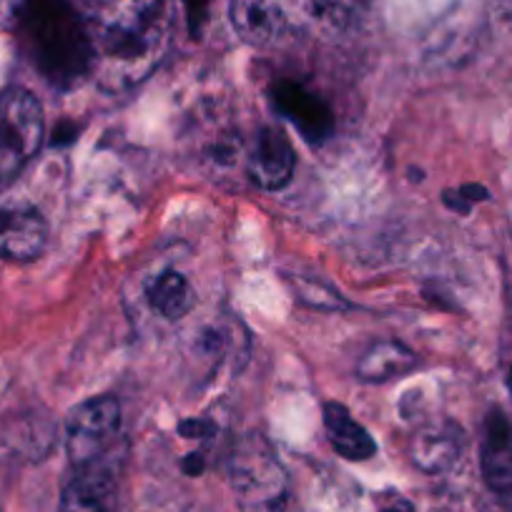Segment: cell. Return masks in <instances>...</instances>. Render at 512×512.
<instances>
[{
    "instance_id": "5",
    "label": "cell",
    "mask_w": 512,
    "mask_h": 512,
    "mask_svg": "<svg viewBox=\"0 0 512 512\" xmlns=\"http://www.w3.org/2000/svg\"><path fill=\"white\" fill-rule=\"evenodd\" d=\"M121 430V405L116 397H93L68 415L66 447L73 467L116 465V437Z\"/></svg>"
},
{
    "instance_id": "21",
    "label": "cell",
    "mask_w": 512,
    "mask_h": 512,
    "mask_svg": "<svg viewBox=\"0 0 512 512\" xmlns=\"http://www.w3.org/2000/svg\"><path fill=\"white\" fill-rule=\"evenodd\" d=\"M510 382H512V379H510Z\"/></svg>"
},
{
    "instance_id": "19",
    "label": "cell",
    "mask_w": 512,
    "mask_h": 512,
    "mask_svg": "<svg viewBox=\"0 0 512 512\" xmlns=\"http://www.w3.org/2000/svg\"><path fill=\"white\" fill-rule=\"evenodd\" d=\"M382 512H415V507H412L407 500H397V502H392L390 507H384Z\"/></svg>"
},
{
    "instance_id": "3",
    "label": "cell",
    "mask_w": 512,
    "mask_h": 512,
    "mask_svg": "<svg viewBox=\"0 0 512 512\" xmlns=\"http://www.w3.org/2000/svg\"><path fill=\"white\" fill-rule=\"evenodd\" d=\"M46 136L41 101L26 88H6L0 93V184L16 179Z\"/></svg>"
},
{
    "instance_id": "1",
    "label": "cell",
    "mask_w": 512,
    "mask_h": 512,
    "mask_svg": "<svg viewBox=\"0 0 512 512\" xmlns=\"http://www.w3.org/2000/svg\"><path fill=\"white\" fill-rule=\"evenodd\" d=\"M93 53L103 91H126L154 73L174 33L171 0H106L93 11Z\"/></svg>"
},
{
    "instance_id": "13",
    "label": "cell",
    "mask_w": 512,
    "mask_h": 512,
    "mask_svg": "<svg viewBox=\"0 0 512 512\" xmlns=\"http://www.w3.org/2000/svg\"><path fill=\"white\" fill-rule=\"evenodd\" d=\"M324 427L334 450L352 462H364L377 455V442L352 417V412L339 402L324 405Z\"/></svg>"
},
{
    "instance_id": "12",
    "label": "cell",
    "mask_w": 512,
    "mask_h": 512,
    "mask_svg": "<svg viewBox=\"0 0 512 512\" xmlns=\"http://www.w3.org/2000/svg\"><path fill=\"white\" fill-rule=\"evenodd\" d=\"M482 477L500 495L512 492V425L502 410H492L482 437Z\"/></svg>"
},
{
    "instance_id": "7",
    "label": "cell",
    "mask_w": 512,
    "mask_h": 512,
    "mask_svg": "<svg viewBox=\"0 0 512 512\" xmlns=\"http://www.w3.org/2000/svg\"><path fill=\"white\" fill-rule=\"evenodd\" d=\"M269 103L282 118H287L307 144L322 146L334 134V113L317 93L302 83L279 78L269 88Z\"/></svg>"
},
{
    "instance_id": "16",
    "label": "cell",
    "mask_w": 512,
    "mask_h": 512,
    "mask_svg": "<svg viewBox=\"0 0 512 512\" xmlns=\"http://www.w3.org/2000/svg\"><path fill=\"white\" fill-rule=\"evenodd\" d=\"M364 6L367 0H327V13L334 21H352Z\"/></svg>"
},
{
    "instance_id": "2",
    "label": "cell",
    "mask_w": 512,
    "mask_h": 512,
    "mask_svg": "<svg viewBox=\"0 0 512 512\" xmlns=\"http://www.w3.org/2000/svg\"><path fill=\"white\" fill-rule=\"evenodd\" d=\"M21 31L33 66L51 86L76 88L96 68L91 28L68 0H26Z\"/></svg>"
},
{
    "instance_id": "17",
    "label": "cell",
    "mask_w": 512,
    "mask_h": 512,
    "mask_svg": "<svg viewBox=\"0 0 512 512\" xmlns=\"http://www.w3.org/2000/svg\"><path fill=\"white\" fill-rule=\"evenodd\" d=\"M206 430H209V425H206L204 420H191V422H181L179 425V432L184 437H206Z\"/></svg>"
},
{
    "instance_id": "6",
    "label": "cell",
    "mask_w": 512,
    "mask_h": 512,
    "mask_svg": "<svg viewBox=\"0 0 512 512\" xmlns=\"http://www.w3.org/2000/svg\"><path fill=\"white\" fill-rule=\"evenodd\" d=\"M309 0H231V26L246 43L277 46L304 26Z\"/></svg>"
},
{
    "instance_id": "18",
    "label": "cell",
    "mask_w": 512,
    "mask_h": 512,
    "mask_svg": "<svg viewBox=\"0 0 512 512\" xmlns=\"http://www.w3.org/2000/svg\"><path fill=\"white\" fill-rule=\"evenodd\" d=\"M184 472H186V475H191V477L201 475V472H204V455L194 452V455L186 457V460H184Z\"/></svg>"
},
{
    "instance_id": "9",
    "label": "cell",
    "mask_w": 512,
    "mask_h": 512,
    "mask_svg": "<svg viewBox=\"0 0 512 512\" xmlns=\"http://www.w3.org/2000/svg\"><path fill=\"white\" fill-rule=\"evenodd\" d=\"M297 156L289 136L279 126H264L254 139L246 171L249 179L264 191H279L292 181Z\"/></svg>"
},
{
    "instance_id": "14",
    "label": "cell",
    "mask_w": 512,
    "mask_h": 512,
    "mask_svg": "<svg viewBox=\"0 0 512 512\" xmlns=\"http://www.w3.org/2000/svg\"><path fill=\"white\" fill-rule=\"evenodd\" d=\"M417 367V354L402 342H377L362 354L357 364V377L362 382L379 384L402 377Z\"/></svg>"
},
{
    "instance_id": "15",
    "label": "cell",
    "mask_w": 512,
    "mask_h": 512,
    "mask_svg": "<svg viewBox=\"0 0 512 512\" xmlns=\"http://www.w3.org/2000/svg\"><path fill=\"white\" fill-rule=\"evenodd\" d=\"M146 297H149L151 309L169 322L186 317L194 307V289H191L189 279L174 269H166L159 277L151 279L146 287Z\"/></svg>"
},
{
    "instance_id": "4",
    "label": "cell",
    "mask_w": 512,
    "mask_h": 512,
    "mask_svg": "<svg viewBox=\"0 0 512 512\" xmlns=\"http://www.w3.org/2000/svg\"><path fill=\"white\" fill-rule=\"evenodd\" d=\"M231 485L251 512H279L287 492V475L259 435H249L231 460Z\"/></svg>"
},
{
    "instance_id": "10",
    "label": "cell",
    "mask_w": 512,
    "mask_h": 512,
    "mask_svg": "<svg viewBox=\"0 0 512 512\" xmlns=\"http://www.w3.org/2000/svg\"><path fill=\"white\" fill-rule=\"evenodd\" d=\"M462 445L465 437L455 422L435 420L417 427L410 440V455L422 472H445L460 460Z\"/></svg>"
},
{
    "instance_id": "11",
    "label": "cell",
    "mask_w": 512,
    "mask_h": 512,
    "mask_svg": "<svg viewBox=\"0 0 512 512\" xmlns=\"http://www.w3.org/2000/svg\"><path fill=\"white\" fill-rule=\"evenodd\" d=\"M116 492V465L73 467L61 492L58 512H111Z\"/></svg>"
},
{
    "instance_id": "20",
    "label": "cell",
    "mask_w": 512,
    "mask_h": 512,
    "mask_svg": "<svg viewBox=\"0 0 512 512\" xmlns=\"http://www.w3.org/2000/svg\"><path fill=\"white\" fill-rule=\"evenodd\" d=\"M88 6H91V11H96L98 6H103V3H106V0H86Z\"/></svg>"
},
{
    "instance_id": "8",
    "label": "cell",
    "mask_w": 512,
    "mask_h": 512,
    "mask_svg": "<svg viewBox=\"0 0 512 512\" xmlns=\"http://www.w3.org/2000/svg\"><path fill=\"white\" fill-rule=\"evenodd\" d=\"M48 224L41 211L26 201L0 204V259L31 262L46 249Z\"/></svg>"
}]
</instances>
